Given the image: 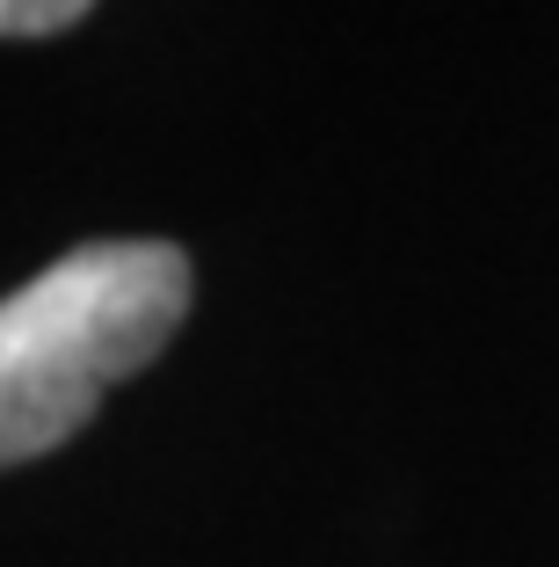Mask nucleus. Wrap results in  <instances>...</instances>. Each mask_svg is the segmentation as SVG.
<instances>
[{
    "instance_id": "obj_2",
    "label": "nucleus",
    "mask_w": 559,
    "mask_h": 567,
    "mask_svg": "<svg viewBox=\"0 0 559 567\" xmlns=\"http://www.w3.org/2000/svg\"><path fill=\"white\" fill-rule=\"evenodd\" d=\"M95 0H0V37L15 44H37V37H59L87 16Z\"/></svg>"
},
{
    "instance_id": "obj_1",
    "label": "nucleus",
    "mask_w": 559,
    "mask_h": 567,
    "mask_svg": "<svg viewBox=\"0 0 559 567\" xmlns=\"http://www.w3.org/2000/svg\"><path fill=\"white\" fill-rule=\"evenodd\" d=\"M175 240H87L0 306V458L30 466L87 430L116 379L146 371L189 313Z\"/></svg>"
}]
</instances>
